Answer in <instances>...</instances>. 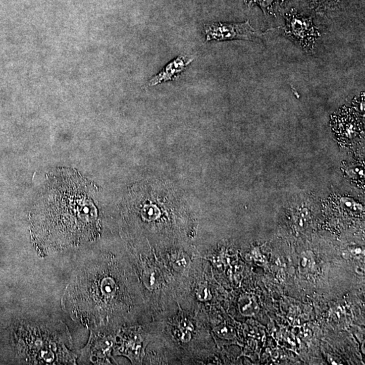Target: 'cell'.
Listing matches in <instances>:
<instances>
[{
	"mask_svg": "<svg viewBox=\"0 0 365 365\" xmlns=\"http://www.w3.org/2000/svg\"><path fill=\"white\" fill-rule=\"evenodd\" d=\"M194 60V57L181 55L170 61L156 75L151 78L148 87L155 86L161 83L175 80Z\"/></svg>",
	"mask_w": 365,
	"mask_h": 365,
	"instance_id": "obj_7",
	"label": "cell"
},
{
	"mask_svg": "<svg viewBox=\"0 0 365 365\" xmlns=\"http://www.w3.org/2000/svg\"><path fill=\"white\" fill-rule=\"evenodd\" d=\"M320 1H332V0H320Z\"/></svg>",
	"mask_w": 365,
	"mask_h": 365,
	"instance_id": "obj_9",
	"label": "cell"
},
{
	"mask_svg": "<svg viewBox=\"0 0 365 365\" xmlns=\"http://www.w3.org/2000/svg\"><path fill=\"white\" fill-rule=\"evenodd\" d=\"M285 34L296 42L308 53H313L320 38L319 31L311 18L306 17L292 10L286 16Z\"/></svg>",
	"mask_w": 365,
	"mask_h": 365,
	"instance_id": "obj_5",
	"label": "cell"
},
{
	"mask_svg": "<svg viewBox=\"0 0 365 365\" xmlns=\"http://www.w3.org/2000/svg\"><path fill=\"white\" fill-rule=\"evenodd\" d=\"M204 34L207 42L211 41H229L235 40H252L260 38L262 33L257 31L249 20L244 23H210L205 24Z\"/></svg>",
	"mask_w": 365,
	"mask_h": 365,
	"instance_id": "obj_6",
	"label": "cell"
},
{
	"mask_svg": "<svg viewBox=\"0 0 365 365\" xmlns=\"http://www.w3.org/2000/svg\"><path fill=\"white\" fill-rule=\"evenodd\" d=\"M245 1L248 5H259L264 12H267L277 0H245Z\"/></svg>",
	"mask_w": 365,
	"mask_h": 365,
	"instance_id": "obj_8",
	"label": "cell"
},
{
	"mask_svg": "<svg viewBox=\"0 0 365 365\" xmlns=\"http://www.w3.org/2000/svg\"><path fill=\"white\" fill-rule=\"evenodd\" d=\"M62 305L73 320L89 329H118L134 309L125 270L115 258L98 259L68 285Z\"/></svg>",
	"mask_w": 365,
	"mask_h": 365,
	"instance_id": "obj_2",
	"label": "cell"
},
{
	"mask_svg": "<svg viewBox=\"0 0 365 365\" xmlns=\"http://www.w3.org/2000/svg\"><path fill=\"white\" fill-rule=\"evenodd\" d=\"M116 329L107 327L91 329L90 340L81 351L79 362L83 364L110 363L111 350L116 340Z\"/></svg>",
	"mask_w": 365,
	"mask_h": 365,
	"instance_id": "obj_4",
	"label": "cell"
},
{
	"mask_svg": "<svg viewBox=\"0 0 365 365\" xmlns=\"http://www.w3.org/2000/svg\"><path fill=\"white\" fill-rule=\"evenodd\" d=\"M94 193L92 183L74 170L60 168L48 177L29 214L31 242L40 257L100 236Z\"/></svg>",
	"mask_w": 365,
	"mask_h": 365,
	"instance_id": "obj_1",
	"label": "cell"
},
{
	"mask_svg": "<svg viewBox=\"0 0 365 365\" xmlns=\"http://www.w3.org/2000/svg\"><path fill=\"white\" fill-rule=\"evenodd\" d=\"M16 347L31 365H76L77 355L67 326L61 320L20 323Z\"/></svg>",
	"mask_w": 365,
	"mask_h": 365,
	"instance_id": "obj_3",
	"label": "cell"
}]
</instances>
